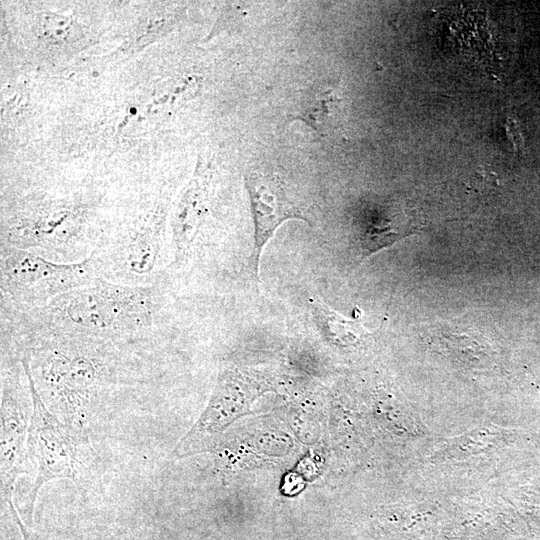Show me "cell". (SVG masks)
Masks as SVG:
<instances>
[{
  "label": "cell",
  "instance_id": "cell-1",
  "mask_svg": "<svg viewBox=\"0 0 540 540\" xmlns=\"http://www.w3.org/2000/svg\"><path fill=\"white\" fill-rule=\"evenodd\" d=\"M152 311L150 288L112 284L102 279L62 294L47 305L55 327L88 334L139 327Z\"/></svg>",
  "mask_w": 540,
  "mask_h": 540
},
{
  "label": "cell",
  "instance_id": "cell-2",
  "mask_svg": "<svg viewBox=\"0 0 540 540\" xmlns=\"http://www.w3.org/2000/svg\"><path fill=\"white\" fill-rule=\"evenodd\" d=\"M32 401V413L27 433L26 462L34 464V478L23 506V523L30 528L37 494L54 479H70L78 484L81 462L79 446L84 444L82 431L62 424L44 404L38 393L27 356L22 359Z\"/></svg>",
  "mask_w": 540,
  "mask_h": 540
},
{
  "label": "cell",
  "instance_id": "cell-3",
  "mask_svg": "<svg viewBox=\"0 0 540 540\" xmlns=\"http://www.w3.org/2000/svg\"><path fill=\"white\" fill-rule=\"evenodd\" d=\"M92 262L55 263L14 246L4 248L1 288L16 302L46 305L94 281Z\"/></svg>",
  "mask_w": 540,
  "mask_h": 540
},
{
  "label": "cell",
  "instance_id": "cell-4",
  "mask_svg": "<svg viewBox=\"0 0 540 540\" xmlns=\"http://www.w3.org/2000/svg\"><path fill=\"white\" fill-rule=\"evenodd\" d=\"M254 219L253 263L259 276L260 258L264 246L275 230L287 219L308 221L302 209L289 197L285 182L275 173L254 171L245 176Z\"/></svg>",
  "mask_w": 540,
  "mask_h": 540
},
{
  "label": "cell",
  "instance_id": "cell-5",
  "mask_svg": "<svg viewBox=\"0 0 540 540\" xmlns=\"http://www.w3.org/2000/svg\"><path fill=\"white\" fill-rule=\"evenodd\" d=\"M26 417L21 406L7 395L1 401V500L12 501L16 478L24 472V442L28 433Z\"/></svg>",
  "mask_w": 540,
  "mask_h": 540
},
{
  "label": "cell",
  "instance_id": "cell-6",
  "mask_svg": "<svg viewBox=\"0 0 540 540\" xmlns=\"http://www.w3.org/2000/svg\"><path fill=\"white\" fill-rule=\"evenodd\" d=\"M417 229L414 217L400 207L390 206L375 216L361 233L360 246L366 257L398 240L413 234Z\"/></svg>",
  "mask_w": 540,
  "mask_h": 540
},
{
  "label": "cell",
  "instance_id": "cell-7",
  "mask_svg": "<svg viewBox=\"0 0 540 540\" xmlns=\"http://www.w3.org/2000/svg\"><path fill=\"white\" fill-rule=\"evenodd\" d=\"M300 100L296 117L307 122L319 134L327 135L334 127L340 103L334 89L315 85L303 92Z\"/></svg>",
  "mask_w": 540,
  "mask_h": 540
},
{
  "label": "cell",
  "instance_id": "cell-8",
  "mask_svg": "<svg viewBox=\"0 0 540 540\" xmlns=\"http://www.w3.org/2000/svg\"><path fill=\"white\" fill-rule=\"evenodd\" d=\"M314 311L326 336L336 344L352 345L367 334L360 322V313L353 319L347 318L321 300L314 302Z\"/></svg>",
  "mask_w": 540,
  "mask_h": 540
},
{
  "label": "cell",
  "instance_id": "cell-9",
  "mask_svg": "<svg viewBox=\"0 0 540 540\" xmlns=\"http://www.w3.org/2000/svg\"><path fill=\"white\" fill-rule=\"evenodd\" d=\"M20 533L22 534L23 540H31L29 535V528L21 521V519H17L16 521Z\"/></svg>",
  "mask_w": 540,
  "mask_h": 540
}]
</instances>
